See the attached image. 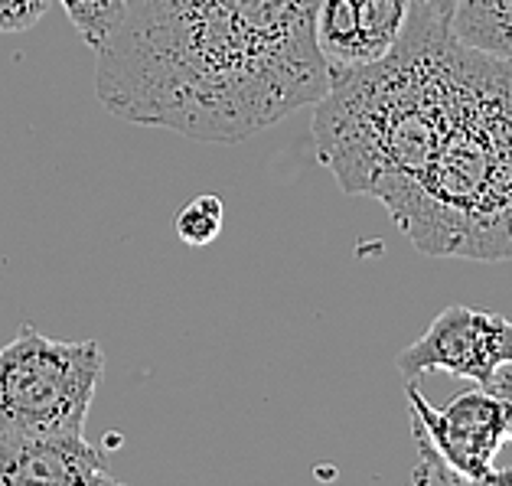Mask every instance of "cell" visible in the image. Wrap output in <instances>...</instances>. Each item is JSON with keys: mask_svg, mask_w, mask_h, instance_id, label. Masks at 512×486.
I'll return each instance as SVG.
<instances>
[{"mask_svg": "<svg viewBox=\"0 0 512 486\" xmlns=\"http://www.w3.org/2000/svg\"><path fill=\"white\" fill-rule=\"evenodd\" d=\"M320 0H124L98 49L95 92L115 118L235 144L330 89Z\"/></svg>", "mask_w": 512, "mask_h": 486, "instance_id": "cell-1", "label": "cell"}, {"mask_svg": "<svg viewBox=\"0 0 512 486\" xmlns=\"http://www.w3.org/2000/svg\"><path fill=\"white\" fill-rule=\"evenodd\" d=\"M470 46L447 23L408 14L389 56L330 72L314 102L317 154L349 196L389 199L428 167L460 102Z\"/></svg>", "mask_w": 512, "mask_h": 486, "instance_id": "cell-2", "label": "cell"}, {"mask_svg": "<svg viewBox=\"0 0 512 486\" xmlns=\"http://www.w3.org/2000/svg\"><path fill=\"white\" fill-rule=\"evenodd\" d=\"M382 206L431 258H512V62L470 49L460 102L434 157Z\"/></svg>", "mask_w": 512, "mask_h": 486, "instance_id": "cell-3", "label": "cell"}, {"mask_svg": "<svg viewBox=\"0 0 512 486\" xmlns=\"http://www.w3.org/2000/svg\"><path fill=\"white\" fill-rule=\"evenodd\" d=\"M105 353L95 340H49L20 327L0 346V434H82Z\"/></svg>", "mask_w": 512, "mask_h": 486, "instance_id": "cell-4", "label": "cell"}, {"mask_svg": "<svg viewBox=\"0 0 512 486\" xmlns=\"http://www.w3.org/2000/svg\"><path fill=\"white\" fill-rule=\"evenodd\" d=\"M405 392L418 447H428L457 483H512V470L493 467L512 431V405L506 398L477 385L444 408H431L415 382H405Z\"/></svg>", "mask_w": 512, "mask_h": 486, "instance_id": "cell-5", "label": "cell"}, {"mask_svg": "<svg viewBox=\"0 0 512 486\" xmlns=\"http://www.w3.org/2000/svg\"><path fill=\"white\" fill-rule=\"evenodd\" d=\"M503 366H512V320L467 304L444 307L431 327L398 353L405 382H418L424 372H451L486 385Z\"/></svg>", "mask_w": 512, "mask_h": 486, "instance_id": "cell-6", "label": "cell"}, {"mask_svg": "<svg viewBox=\"0 0 512 486\" xmlns=\"http://www.w3.org/2000/svg\"><path fill=\"white\" fill-rule=\"evenodd\" d=\"M118 483L82 434H0V486Z\"/></svg>", "mask_w": 512, "mask_h": 486, "instance_id": "cell-7", "label": "cell"}, {"mask_svg": "<svg viewBox=\"0 0 512 486\" xmlns=\"http://www.w3.org/2000/svg\"><path fill=\"white\" fill-rule=\"evenodd\" d=\"M447 30L483 56L512 62V0H457Z\"/></svg>", "mask_w": 512, "mask_h": 486, "instance_id": "cell-8", "label": "cell"}, {"mask_svg": "<svg viewBox=\"0 0 512 486\" xmlns=\"http://www.w3.org/2000/svg\"><path fill=\"white\" fill-rule=\"evenodd\" d=\"M411 0H356V53L359 66L379 62L402 40Z\"/></svg>", "mask_w": 512, "mask_h": 486, "instance_id": "cell-9", "label": "cell"}, {"mask_svg": "<svg viewBox=\"0 0 512 486\" xmlns=\"http://www.w3.org/2000/svg\"><path fill=\"white\" fill-rule=\"evenodd\" d=\"M89 49H102L124 17V0H59Z\"/></svg>", "mask_w": 512, "mask_h": 486, "instance_id": "cell-10", "label": "cell"}, {"mask_svg": "<svg viewBox=\"0 0 512 486\" xmlns=\"http://www.w3.org/2000/svg\"><path fill=\"white\" fill-rule=\"evenodd\" d=\"M222 219H226V206H222L219 196H196L177 219V235L190 248H203L216 242V235L222 232Z\"/></svg>", "mask_w": 512, "mask_h": 486, "instance_id": "cell-11", "label": "cell"}, {"mask_svg": "<svg viewBox=\"0 0 512 486\" xmlns=\"http://www.w3.org/2000/svg\"><path fill=\"white\" fill-rule=\"evenodd\" d=\"M53 0H0V33H27L46 17Z\"/></svg>", "mask_w": 512, "mask_h": 486, "instance_id": "cell-12", "label": "cell"}, {"mask_svg": "<svg viewBox=\"0 0 512 486\" xmlns=\"http://www.w3.org/2000/svg\"><path fill=\"white\" fill-rule=\"evenodd\" d=\"M454 4H457V0H411V14H421V17L447 23L454 14Z\"/></svg>", "mask_w": 512, "mask_h": 486, "instance_id": "cell-13", "label": "cell"}, {"mask_svg": "<svg viewBox=\"0 0 512 486\" xmlns=\"http://www.w3.org/2000/svg\"><path fill=\"white\" fill-rule=\"evenodd\" d=\"M480 389L493 392V395H499V398H506V402L512 405V366L496 369V376H493L490 382H486V385H480ZM509 444H512V431H509Z\"/></svg>", "mask_w": 512, "mask_h": 486, "instance_id": "cell-14", "label": "cell"}]
</instances>
